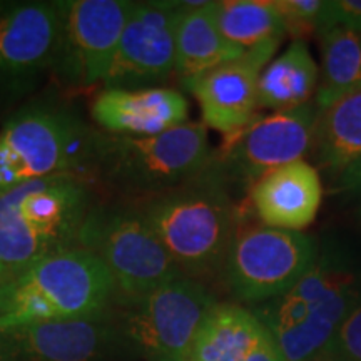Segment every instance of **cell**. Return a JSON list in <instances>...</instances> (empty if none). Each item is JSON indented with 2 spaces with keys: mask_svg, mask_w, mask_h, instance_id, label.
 Segmentation results:
<instances>
[{
  "mask_svg": "<svg viewBox=\"0 0 361 361\" xmlns=\"http://www.w3.org/2000/svg\"><path fill=\"white\" fill-rule=\"evenodd\" d=\"M318 250L301 231L239 224L221 273L239 301L256 306L290 291L313 266Z\"/></svg>",
  "mask_w": 361,
  "mask_h": 361,
  "instance_id": "9",
  "label": "cell"
},
{
  "mask_svg": "<svg viewBox=\"0 0 361 361\" xmlns=\"http://www.w3.org/2000/svg\"><path fill=\"white\" fill-rule=\"evenodd\" d=\"M183 2H135L102 80L104 89L161 87L176 74V27Z\"/></svg>",
  "mask_w": 361,
  "mask_h": 361,
  "instance_id": "13",
  "label": "cell"
},
{
  "mask_svg": "<svg viewBox=\"0 0 361 361\" xmlns=\"http://www.w3.org/2000/svg\"><path fill=\"white\" fill-rule=\"evenodd\" d=\"M135 2L67 0L54 74L69 85L90 87L106 79Z\"/></svg>",
  "mask_w": 361,
  "mask_h": 361,
  "instance_id": "11",
  "label": "cell"
},
{
  "mask_svg": "<svg viewBox=\"0 0 361 361\" xmlns=\"http://www.w3.org/2000/svg\"><path fill=\"white\" fill-rule=\"evenodd\" d=\"M62 2L0 0V107L27 97L54 71Z\"/></svg>",
  "mask_w": 361,
  "mask_h": 361,
  "instance_id": "10",
  "label": "cell"
},
{
  "mask_svg": "<svg viewBox=\"0 0 361 361\" xmlns=\"http://www.w3.org/2000/svg\"><path fill=\"white\" fill-rule=\"evenodd\" d=\"M360 219H361V211H360Z\"/></svg>",
  "mask_w": 361,
  "mask_h": 361,
  "instance_id": "29",
  "label": "cell"
},
{
  "mask_svg": "<svg viewBox=\"0 0 361 361\" xmlns=\"http://www.w3.org/2000/svg\"><path fill=\"white\" fill-rule=\"evenodd\" d=\"M211 162L206 126L188 121L154 135L94 130L85 171L121 192L156 197L200 178Z\"/></svg>",
  "mask_w": 361,
  "mask_h": 361,
  "instance_id": "4",
  "label": "cell"
},
{
  "mask_svg": "<svg viewBox=\"0 0 361 361\" xmlns=\"http://www.w3.org/2000/svg\"><path fill=\"white\" fill-rule=\"evenodd\" d=\"M323 358L326 361H361V303L343 322Z\"/></svg>",
  "mask_w": 361,
  "mask_h": 361,
  "instance_id": "25",
  "label": "cell"
},
{
  "mask_svg": "<svg viewBox=\"0 0 361 361\" xmlns=\"http://www.w3.org/2000/svg\"><path fill=\"white\" fill-rule=\"evenodd\" d=\"M250 200L264 226L301 231L318 216L323 202V183L318 169L300 159L256 179L250 188Z\"/></svg>",
  "mask_w": 361,
  "mask_h": 361,
  "instance_id": "16",
  "label": "cell"
},
{
  "mask_svg": "<svg viewBox=\"0 0 361 361\" xmlns=\"http://www.w3.org/2000/svg\"><path fill=\"white\" fill-rule=\"evenodd\" d=\"M214 305L201 281L179 276L126 303L117 326L130 353L147 361H188Z\"/></svg>",
  "mask_w": 361,
  "mask_h": 361,
  "instance_id": "8",
  "label": "cell"
},
{
  "mask_svg": "<svg viewBox=\"0 0 361 361\" xmlns=\"http://www.w3.org/2000/svg\"><path fill=\"white\" fill-rule=\"evenodd\" d=\"M216 17L221 34L245 51L281 42L286 35L273 0H221L216 2Z\"/></svg>",
  "mask_w": 361,
  "mask_h": 361,
  "instance_id": "23",
  "label": "cell"
},
{
  "mask_svg": "<svg viewBox=\"0 0 361 361\" xmlns=\"http://www.w3.org/2000/svg\"><path fill=\"white\" fill-rule=\"evenodd\" d=\"M92 133L64 107L24 106L0 130V189L56 174L80 176Z\"/></svg>",
  "mask_w": 361,
  "mask_h": 361,
  "instance_id": "7",
  "label": "cell"
},
{
  "mask_svg": "<svg viewBox=\"0 0 361 361\" xmlns=\"http://www.w3.org/2000/svg\"><path fill=\"white\" fill-rule=\"evenodd\" d=\"M331 29H345L361 35V0H324L318 34Z\"/></svg>",
  "mask_w": 361,
  "mask_h": 361,
  "instance_id": "26",
  "label": "cell"
},
{
  "mask_svg": "<svg viewBox=\"0 0 361 361\" xmlns=\"http://www.w3.org/2000/svg\"><path fill=\"white\" fill-rule=\"evenodd\" d=\"M12 271H13V269H11V268H6V266H2V264H0V291H2L4 284L7 283V279L11 278Z\"/></svg>",
  "mask_w": 361,
  "mask_h": 361,
  "instance_id": "28",
  "label": "cell"
},
{
  "mask_svg": "<svg viewBox=\"0 0 361 361\" xmlns=\"http://www.w3.org/2000/svg\"><path fill=\"white\" fill-rule=\"evenodd\" d=\"M188 361H286L274 336L251 310L216 303Z\"/></svg>",
  "mask_w": 361,
  "mask_h": 361,
  "instance_id": "18",
  "label": "cell"
},
{
  "mask_svg": "<svg viewBox=\"0 0 361 361\" xmlns=\"http://www.w3.org/2000/svg\"><path fill=\"white\" fill-rule=\"evenodd\" d=\"M114 298V281L101 259L74 246L12 271L0 291V329L97 318Z\"/></svg>",
  "mask_w": 361,
  "mask_h": 361,
  "instance_id": "3",
  "label": "cell"
},
{
  "mask_svg": "<svg viewBox=\"0 0 361 361\" xmlns=\"http://www.w3.org/2000/svg\"><path fill=\"white\" fill-rule=\"evenodd\" d=\"M246 52L221 34L216 2H183L176 27V74L183 82L238 61Z\"/></svg>",
  "mask_w": 361,
  "mask_h": 361,
  "instance_id": "19",
  "label": "cell"
},
{
  "mask_svg": "<svg viewBox=\"0 0 361 361\" xmlns=\"http://www.w3.org/2000/svg\"><path fill=\"white\" fill-rule=\"evenodd\" d=\"M319 82V69L305 40H293L281 56L269 62L258 82V107L274 112L311 102Z\"/></svg>",
  "mask_w": 361,
  "mask_h": 361,
  "instance_id": "20",
  "label": "cell"
},
{
  "mask_svg": "<svg viewBox=\"0 0 361 361\" xmlns=\"http://www.w3.org/2000/svg\"><path fill=\"white\" fill-rule=\"evenodd\" d=\"M319 111L311 101L296 109L256 117L236 137L229 139L219 161L213 159L226 184L250 189L269 171L303 159L311 151Z\"/></svg>",
  "mask_w": 361,
  "mask_h": 361,
  "instance_id": "12",
  "label": "cell"
},
{
  "mask_svg": "<svg viewBox=\"0 0 361 361\" xmlns=\"http://www.w3.org/2000/svg\"><path fill=\"white\" fill-rule=\"evenodd\" d=\"M139 209L184 276L200 281L223 271L239 214L213 162L200 178Z\"/></svg>",
  "mask_w": 361,
  "mask_h": 361,
  "instance_id": "2",
  "label": "cell"
},
{
  "mask_svg": "<svg viewBox=\"0 0 361 361\" xmlns=\"http://www.w3.org/2000/svg\"><path fill=\"white\" fill-rule=\"evenodd\" d=\"M310 152L318 168L335 176L361 159V89L319 112Z\"/></svg>",
  "mask_w": 361,
  "mask_h": 361,
  "instance_id": "21",
  "label": "cell"
},
{
  "mask_svg": "<svg viewBox=\"0 0 361 361\" xmlns=\"http://www.w3.org/2000/svg\"><path fill=\"white\" fill-rule=\"evenodd\" d=\"M360 303L361 261L340 241H324L290 291L251 311L274 336L284 360L316 361Z\"/></svg>",
  "mask_w": 361,
  "mask_h": 361,
  "instance_id": "1",
  "label": "cell"
},
{
  "mask_svg": "<svg viewBox=\"0 0 361 361\" xmlns=\"http://www.w3.org/2000/svg\"><path fill=\"white\" fill-rule=\"evenodd\" d=\"M279 44L259 45L238 61L183 82L200 102L202 124L218 130L229 141L256 119L259 75Z\"/></svg>",
  "mask_w": 361,
  "mask_h": 361,
  "instance_id": "15",
  "label": "cell"
},
{
  "mask_svg": "<svg viewBox=\"0 0 361 361\" xmlns=\"http://www.w3.org/2000/svg\"><path fill=\"white\" fill-rule=\"evenodd\" d=\"M338 191L361 196V159L348 166L336 176Z\"/></svg>",
  "mask_w": 361,
  "mask_h": 361,
  "instance_id": "27",
  "label": "cell"
},
{
  "mask_svg": "<svg viewBox=\"0 0 361 361\" xmlns=\"http://www.w3.org/2000/svg\"><path fill=\"white\" fill-rule=\"evenodd\" d=\"M92 207L82 176L64 173L0 189V264L17 269L79 246Z\"/></svg>",
  "mask_w": 361,
  "mask_h": 361,
  "instance_id": "5",
  "label": "cell"
},
{
  "mask_svg": "<svg viewBox=\"0 0 361 361\" xmlns=\"http://www.w3.org/2000/svg\"><path fill=\"white\" fill-rule=\"evenodd\" d=\"M322 71L314 94L319 112L361 89V35L345 29L322 34Z\"/></svg>",
  "mask_w": 361,
  "mask_h": 361,
  "instance_id": "22",
  "label": "cell"
},
{
  "mask_svg": "<svg viewBox=\"0 0 361 361\" xmlns=\"http://www.w3.org/2000/svg\"><path fill=\"white\" fill-rule=\"evenodd\" d=\"M78 245L106 266L123 305L184 276L139 207L92 206Z\"/></svg>",
  "mask_w": 361,
  "mask_h": 361,
  "instance_id": "6",
  "label": "cell"
},
{
  "mask_svg": "<svg viewBox=\"0 0 361 361\" xmlns=\"http://www.w3.org/2000/svg\"><path fill=\"white\" fill-rule=\"evenodd\" d=\"M130 353L109 316L0 329V361H119Z\"/></svg>",
  "mask_w": 361,
  "mask_h": 361,
  "instance_id": "14",
  "label": "cell"
},
{
  "mask_svg": "<svg viewBox=\"0 0 361 361\" xmlns=\"http://www.w3.org/2000/svg\"><path fill=\"white\" fill-rule=\"evenodd\" d=\"M90 114L109 134L154 135L188 123L189 104L171 87L104 89Z\"/></svg>",
  "mask_w": 361,
  "mask_h": 361,
  "instance_id": "17",
  "label": "cell"
},
{
  "mask_svg": "<svg viewBox=\"0 0 361 361\" xmlns=\"http://www.w3.org/2000/svg\"><path fill=\"white\" fill-rule=\"evenodd\" d=\"M281 13L286 34L295 40H303L305 35L318 34L324 11V0H273Z\"/></svg>",
  "mask_w": 361,
  "mask_h": 361,
  "instance_id": "24",
  "label": "cell"
}]
</instances>
